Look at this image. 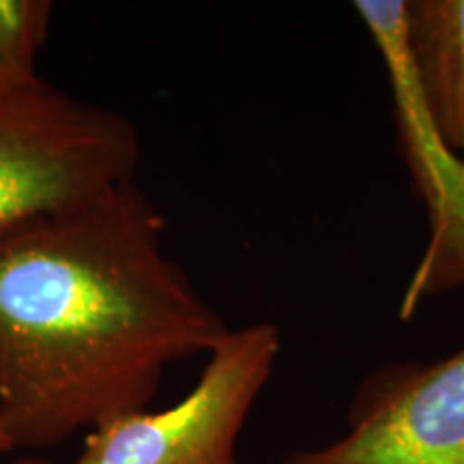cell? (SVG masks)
I'll list each match as a JSON object with an SVG mask.
<instances>
[{
    "label": "cell",
    "mask_w": 464,
    "mask_h": 464,
    "mask_svg": "<svg viewBox=\"0 0 464 464\" xmlns=\"http://www.w3.org/2000/svg\"><path fill=\"white\" fill-rule=\"evenodd\" d=\"M404 52L428 121L464 161V0H406Z\"/></svg>",
    "instance_id": "8992f818"
},
{
    "label": "cell",
    "mask_w": 464,
    "mask_h": 464,
    "mask_svg": "<svg viewBox=\"0 0 464 464\" xmlns=\"http://www.w3.org/2000/svg\"><path fill=\"white\" fill-rule=\"evenodd\" d=\"M142 142L116 110L44 82L0 95V224L136 181Z\"/></svg>",
    "instance_id": "7a4b0ae2"
},
{
    "label": "cell",
    "mask_w": 464,
    "mask_h": 464,
    "mask_svg": "<svg viewBox=\"0 0 464 464\" xmlns=\"http://www.w3.org/2000/svg\"><path fill=\"white\" fill-rule=\"evenodd\" d=\"M52 0H0V95L44 84L37 56L48 39Z\"/></svg>",
    "instance_id": "52a82bcc"
},
{
    "label": "cell",
    "mask_w": 464,
    "mask_h": 464,
    "mask_svg": "<svg viewBox=\"0 0 464 464\" xmlns=\"http://www.w3.org/2000/svg\"><path fill=\"white\" fill-rule=\"evenodd\" d=\"M353 7L385 63L400 153L430 219V241L404 293L406 318L421 299L464 288V161L437 136L417 97L404 52L406 0H355Z\"/></svg>",
    "instance_id": "5b68a950"
},
{
    "label": "cell",
    "mask_w": 464,
    "mask_h": 464,
    "mask_svg": "<svg viewBox=\"0 0 464 464\" xmlns=\"http://www.w3.org/2000/svg\"><path fill=\"white\" fill-rule=\"evenodd\" d=\"M282 464H464V346L374 368L353 393L346 432Z\"/></svg>",
    "instance_id": "277c9868"
},
{
    "label": "cell",
    "mask_w": 464,
    "mask_h": 464,
    "mask_svg": "<svg viewBox=\"0 0 464 464\" xmlns=\"http://www.w3.org/2000/svg\"><path fill=\"white\" fill-rule=\"evenodd\" d=\"M280 351L274 323L228 329L207 353L188 396L164 411H136L92 428L73 464H239L243 426Z\"/></svg>",
    "instance_id": "3957f363"
},
{
    "label": "cell",
    "mask_w": 464,
    "mask_h": 464,
    "mask_svg": "<svg viewBox=\"0 0 464 464\" xmlns=\"http://www.w3.org/2000/svg\"><path fill=\"white\" fill-rule=\"evenodd\" d=\"M14 450H15L14 440L9 439L7 430H5L3 423H0V454H9V451H14Z\"/></svg>",
    "instance_id": "9c48e42d"
},
{
    "label": "cell",
    "mask_w": 464,
    "mask_h": 464,
    "mask_svg": "<svg viewBox=\"0 0 464 464\" xmlns=\"http://www.w3.org/2000/svg\"><path fill=\"white\" fill-rule=\"evenodd\" d=\"M7 464H56V462H52V460H48V458H44V456H17V458H14V460L11 462H7Z\"/></svg>",
    "instance_id": "ba28073f"
},
{
    "label": "cell",
    "mask_w": 464,
    "mask_h": 464,
    "mask_svg": "<svg viewBox=\"0 0 464 464\" xmlns=\"http://www.w3.org/2000/svg\"><path fill=\"white\" fill-rule=\"evenodd\" d=\"M136 181L0 224V423L15 450L149 409L170 363L228 334L164 252Z\"/></svg>",
    "instance_id": "6da1fadb"
}]
</instances>
